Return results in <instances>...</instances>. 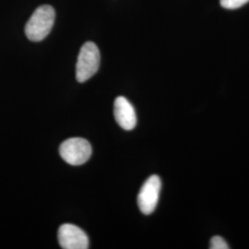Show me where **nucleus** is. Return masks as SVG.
<instances>
[{
  "label": "nucleus",
  "instance_id": "nucleus-3",
  "mask_svg": "<svg viewBox=\"0 0 249 249\" xmlns=\"http://www.w3.org/2000/svg\"><path fill=\"white\" fill-rule=\"evenodd\" d=\"M59 153L63 160L69 164L81 165L90 158L92 149L85 139L71 138L60 145Z\"/></svg>",
  "mask_w": 249,
  "mask_h": 249
},
{
  "label": "nucleus",
  "instance_id": "nucleus-5",
  "mask_svg": "<svg viewBox=\"0 0 249 249\" xmlns=\"http://www.w3.org/2000/svg\"><path fill=\"white\" fill-rule=\"evenodd\" d=\"M58 242L63 249H89V238L80 227L65 223L58 229Z\"/></svg>",
  "mask_w": 249,
  "mask_h": 249
},
{
  "label": "nucleus",
  "instance_id": "nucleus-1",
  "mask_svg": "<svg viewBox=\"0 0 249 249\" xmlns=\"http://www.w3.org/2000/svg\"><path fill=\"white\" fill-rule=\"evenodd\" d=\"M55 12L53 7L43 5L36 9L25 26V35L33 42H40L48 36L53 28Z\"/></svg>",
  "mask_w": 249,
  "mask_h": 249
},
{
  "label": "nucleus",
  "instance_id": "nucleus-4",
  "mask_svg": "<svg viewBox=\"0 0 249 249\" xmlns=\"http://www.w3.org/2000/svg\"><path fill=\"white\" fill-rule=\"evenodd\" d=\"M160 188L161 181L158 176H151L145 181L138 195V205L143 214L150 215L155 211L160 197Z\"/></svg>",
  "mask_w": 249,
  "mask_h": 249
},
{
  "label": "nucleus",
  "instance_id": "nucleus-6",
  "mask_svg": "<svg viewBox=\"0 0 249 249\" xmlns=\"http://www.w3.org/2000/svg\"><path fill=\"white\" fill-rule=\"evenodd\" d=\"M114 116L117 124L124 130H132L137 124V115L131 103L118 96L114 103Z\"/></svg>",
  "mask_w": 249,
  "mask_h": 249
},
{
  "label": "nucleus",
  "instance_id": "nucleus-2",
  "mask_svg": "<svg viewBox=\"0 0 249 249\" xmlns=\"http://www.w3.org/2000/svg\"><path fill=\"white\" fill-rule=\"evenodd\" d=\"M101 55L97 45L92 42H87L81 46L76 65V79L79 82L89 80L100 67Z\"/></svg>",
  "mask_w": 249,
  "mask_h": 249
},
{
  "label": "nucleus",
  "instance_id": "nucleus-7",
  "mask_svg": "<svg viewBox=\"0 0 249 249\" xmlns=\"http://www.w3.org/2000/svg\"><path fill=\"white\" fill-rule=\"evenodd\" d=\"M249 0H221V5L224 9H235L249 3Z\"/></svg>",
  "mask_w": 249,
  "mask_h": 249
},
{
  "label": "nucleus",
  "instance_id": "nucleus-8",
  "mask_svg": "<svg viewBox=\"0 0 249 249\" xmlns=\"http://www.w3.org/2000/svg\"><path fill=\"white\" fill-rule=\"evenodd\" d=\"M210 249H229L230 247L228 246L227 242L221 236H213L210 242Z\"/></svg>",
  "mask_w": 249,
  "mask_h": 249
}]
</instances>
